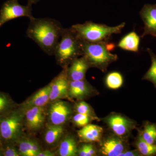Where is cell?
I'll use <instances>...</instances> for the list:
<instances>
[{"instance_id":"6da1fadb","label":"cell","mask_w":156,"mask_h":156,"mask_svg":"<svg viewBox=\"0 0 156 156\" xmlns=\"http://www.w3.org/2000/svg\"><path fill=\"white\" fill-rule=\"evenodd\" d=\"M63 30L61 23L56 20L34 17L30 19L26 34L45 53L53 56Z\"/></svg>"},{"instance_id":"7a4b0ae2","label":"cell","mask_w":156,"mask_h":156,"mask_svg":"<svg viewBox=\"0 0 156 156\" xmlns=\"http://www.w3.org/2000/svg\"><path fill=\"white\" fill-rule=\"evenodd\" d=\"M108 41L89 43L82 41L83 56L89 62L90 67L98 69L106 73L110 64L118 60V56L111 53L114 44Z\"/></svg>"},{"instance_id":"3957f363","label":"cell","mask_w":156,"mask_h":156,"mask_svg":"<svg viewBox=\"0 0 156 156\" xmlns=\"http://www.w3.org/2000/svg\"><path fill=\"white\" fill-rule=\"evenodd\" d=\"M125 26V22L116 26L110 27L89 21L74 24L71 27L82 41L97 43L108 41L113 34L121 33Z\"/></svg>"},{"instance_id":"277c9868","label":"cell","mask_w":156,"mask_h":156,"mask_svg":"<svg viewBox=\"0 0 156 156\" xmlns=\"http://www.w3.org/2000/svg\"><path fill=\"white\" fill-rule=\"evenodd\" d=\"M54 56L57 63L63 68L68 67L74 59L83 56L82 41L71 27L64 28Z\"/></svg>"},{"instance_id":"5b68a950","label":"cell","mask_w":156,"mask_h":156,"mask_svg":"<svg viewBox=\"0 0 156 156\" xmlns=\"http://www.w3.org/2000/svg\"><path fill=\"white\" fill-rule=\"evenodd\" d=\"M24 127L23 110L20 106H16L0 115V140L2 144H16L24 135Z\"/></svg>"},{"instance_id":"8992f818","label":"cell","mask_w":156,"mask_h":156,"mask_svg":"<svg viewBox=\"0 0 156 156\" xmlns=\"http://www.w3.org/2000/svg\"><path fill=\"white\" fill-rule=\"evenodd\" d=\"M32 5L28 3L23 6L18 3V0H8L3 4L0 10V29L6 23L20 17H34Z\"/></svg>"},{"instance_id":"52a82bcc","label":"cell","mask_w":156,"mask_h":156,"mask_svg":"<svg viewBox=\"0 0 156 156\" xmlns=\"http://www.w3.org/2000/svg\"><path fill=\"white\" fill-rule=\"evenodd\" d=\"M73 111L70 104L62 99L51 101L47 110L48 124L64 126L71 118Z\"/></svg>"},{"instance_id":"ba28073f","label":"cell","mask_w":156,"mask_h":156,"mask_svg":"<svg viewBox=\"0 0 156 156\" xmlns=\"http://www.w3.org/2000/svg\"><path fill=\"white\" fill-rule=\"evenodd\" d=\"M105 121L114 135L124 139L136 127V123L134 121L118 114L110 115Z\"/></svg>"},{"instance_id":"9c48e42d","label":"cell","mask_w":156,"mask_h":156,"mask_svg":"<svg viewBox=\"0 0 156 156\" xmlns=\"http://www.w3.org/2000/svg\"><path fill=\"white\" fill-rule=\"evenodd\" d=\"M20 106L23 110L26 128L32 132H36L41 129L44 126L47 117L46 107Z\"/></svg>"},{"instance_id":"30bf717a","label":"cell","mask_w":156,"mask_h":156,"mask_svg":"<svg viewBox=\"0 0 156 156\" xmlns=\"http://www.w3.org/2000/svg\"><path fill=\"white\" fill-rule=\"evenodd\" d=\"M69 83L67 67L64 68L50 83V102L54 101L69 98Z\"/></svg>"},{"instance_id":"8fae6325","label":"cell","mask_w":156,"mask_h":156,"mask_svg":"<svg viewBox=\"0 0 156 156\" xmlns=\"http://www.w3.org/2000/svg\"><path fill=\"white\" fill-rule=\"evenodd\" d=\"M127 149L125 139L114 135L108 136L101 141L99 151L103 156H119Z\"/></svg>"},{"instance_id":"7c38bea8","label":"cell","mask_w":156,"mask_h":156,"mask_svg":"<svg viewBox=\"0 0 156 156\" xmlns=\"http://www.w3.org/2000/svg\"><path fill=\"white\" fill-rule=\"evenodd\" d=\"M139 14L144 23V32L141 38L150 35L156 37V4H145Z\"/></svg>"},{"instance_id":"4fadbf2b","label":"cell","mask_w":156,"mask_h":156,"mask_svg":"<svg viewBox=\"0 0 156 156\" xmlns=\"http://www.w3.org/2000/svg\"><path fill=\"white\" fill-rule=\"evenodd\" d=\"M97 93V91L86 80L69 81L68 95L69 99L83 100Z\"/></svg>"},{"instance_id":"5bb4252c","label":"cell","mask_w":156,"mask_h":156,"mask_svg":"<svg viewBox=\"0 0 156 156\" xmlns=\"http://www.w3.org/2000/svg\"><path fill=\"white\" fill-rule=\"evenodd\" d=\"M90 66L83 56L76 58L67 67V75L69 81H78L85 79L87 70Z\"/></svg>"},{"instance_id":"9a60e30c","label":"cell","mask_w":156,"mask_h":156,"mask_svg":"<svg viewBox=\"0 0 156 156\" xmlns=\"http://www.w3.org/2000/svg\"><path fill=\"white\" fill-rule=\"evenodd\" d=\"M20 156H37L42 150L37 140L23 135L16 143Z\"/></svg>"},{"instance_id":"2e32d148","label":"cell","mask_w":156,"mask_h":156,"mask_svg":"<svg viewBox=\"0 0 156 156\" xmlns=\"http://www.w3.org/2000/svg\"><path fill=\"white\" fill-rule=\"evenodd\" d=\"M50 83L35 92L20 105L45 107L50 102Z\"/></svg>"},{"instance_id":"e0dca14e","label":"cell","mask_w":156,"mask_h":156,"mask_svg":"<svg viewBox=\"0 0 156 156\" xmlns=\"http://www.w3.org/2000/svg\"><path fill=\"white\" fill-rule=\"evenodd\" d=\"M103 129L97 125L88 124L77 131V135L81 142H100L103 135Z\"/></svg>"},{"instance_id":"ac0fdd59","label":"cell","mask_w":156,"mask_h":156,"mask_svg":"<svg viewBox=\"0 0 156 156\" xmlns=\"http://www.w3.org/2000/svg\"><path fill=\"white\" fill-rule=\"evenodd\" d=\"M57 154L59 156H78L77 142L75 137L71 134L64 136L59 143Z\"/></svg>"},{"instance_id":"d6986e66","label":"cell","mask_w":156,"mask_h":156,"mask_svg":"<svg viewBox=\"0 0 156 156\" xmlns=\"http://www.w3.org/2000/svg\"><path fill=\"white\" fill-rule=\"evenodd\" d=\"M65 132L64 126H56L48 124L44 134L45 143L49 146L56 145L64 137Z\"/></svg>"},{"instance_id":"ffe728a7","label":"cell","mask_w":156,"mask_h":156,"mask_svg":"<svg viewBox=\"0 0 156 156\" xmlns=\"http://www.w3.org/2000/svg\"><path fill=\"white\" fill-rule=\"evenodd\" d=\"M140 37L136 33L132 31L125 36L119 42L118 47L127 51L138 52Z\"/></svg>"},{"instance_id":"44dd1931","label":"cell","mask_w":156,"mask_h":156,"mask_svg":"<svg viewBox=\"0 0 156 156\" xmlns=\"http://www.w3.org/2000/svg\"><path fill=\"white\" fill-rule=\"evenodd\" d=\"M138 131V133L146 142L156 145V124L146 121L144 123L142 129Z\"/></svg>"},{"instance_id":"7402d4cb","label":"cell","mask_w":156,"mask_h":156,"mask_svg":"<svg viewBox=\"0 0 156 156\" xmlns=\"http://www.w3.org/2000/svg\"><path fill=\"white\" fill-rule=\"evenodd\" d=\"M134 145L141 156H156V144L153 145L147 143L139 133L136 136Z\"/></svg>"},{"instance_id":"603a6c76","label":"cell","mask_w":156,"mask_h":156,"mask_svg":"<svg viewBox=\"0 0 156 156\" xmlns=\"http://www.w3.org/2000/svg\"><path fill=\"white\" fill-rule=\"evenodd\" d=\"M147 50L150 56L151 64L142 80L151 82L156 89V55L149 48H147Z\"/></svg>"},{"instance_id":"cb8c5ba5","label":"cell","mask_w":156,"mask_h":156,"mask_svg":"<svg viewBox=\"0 0 156 156\" xmlns=\"http://www.w3.org/2000/svg\"><path fill=\"white\" fill-rule=\"evenodd\" d=\"M123 78L120 73L113 72L109 73L105 78V83L109 89H117L122 86Z\"/></svg>"},{"instance_id":"d4e9b609","label":"cell","mask_w":156,"mask_h":156,"mask_svg":"<svg viewBox=\"0 0 156 156\" xmlns=\"http://www.w3.org/2000/svg\"><path fill=\"white\" fill-rule=\"evenodd\" d=\"M73 110L76 113L88 115L92 117L95 120H98L92 107L83 100H78L77 102L75 103L73 107Z\"/></svg>"},{"instance_id":"484cf974","label":"cell","mask_w":156,"mask_h":156,"mask_svg":"<svg viewBox=\"0 0 156 156\" xmlns=\"http://www.w3.org/2000/svg\"><path fill=\"white\" fill-rule=\"evenodd\" d=\"M12 98L7 93L0 92V115L3 114L16 107Z\"/></svg>"},{"instance_id":"4316f807","label":"cell","mask_w":156,"mask_h":156,"mask_svg":"<svg viewBox=\"0 0 156 156\" xmlns=\"http://www.w3.org/2000/svg\"><path fill=\"white\" fill-rule=\"evenodd\" d=\"M97 150L92 143H83L78 149V156H95Z\"/></svg>"},{"instance_id":"83f0119b","label":"cell","mask_w":156,"mask_h":156,"mask_svg":"<svg viewBox=\"0 0 156 156\" xmlns=\"http://www.w3.org/2000/svg\"><path fill=\"white\" fill-rule=\"evenodd\" d=\"M73 123L77 127L83 128L89 123L92 120H95L92 117L88 115L76 113L75 115L73 117Z\"/></svg>"},{"instance_id":"f1b7e54d","label":"cell","mask_w":156,"mask_h":156,"mask_svg":"<svg viewBox=\"0 0 156 156\" xmlns=\"http://www.w3.org/2000/svg\"><path fill=\"white\" fill-rule=\"evenodd\" d=\"M3 156H20L16 144H2Z\"/></svg>"},{"instance_id":"f546056e","label":"cell","mask_w":156,"mask_h":156,"mask_svg":"<svg viewBox=\"0 0 156 156\" xmlns=\"http://www.w3.org/2000/svg\"><path fill=\"white\" fill-rule=\"evenodd\" d=\"M141 155L140 154L137 150L133 151H125L122 153L119 156H140Z\"/></svg>"},{"instance_id":"4dcf8cb0","label":"cell","mask_w":156,"mask_h":156,"mask_svg":"<svg viewBox=\"0 0 156 156\" xmlns=\"http://www.w3.org/2000/svg\"><path fill=\"white\" fill-rule=\"evenodd\" d=\"M55 154L49 150H42L39 153L37 156H55Z\"/></svg>"},{"instance_id":"1f68e13d","label":"cell","mask_w":156,"mask_h":156,"mask_svg":"<svg viewBox=\"0 0 156 156\" xmlns=\"http://www.w3.org/2000/svg\"><path fill=\"white\" fill-rule=\"evenodd\" d=\"M27 1H28V3H30V4L33 5V4H37V3L40 2L41 0H27Z\"/></svg>"},{"instance_id":"d6a6232c","label":"cell","mask_w":156,"mask_h":156,"mask_svg":"<svg viewBox=\"0 0 156 156\" xmlns=\"http://www.w3.org/2000/svg\"><path fill=\"white\" fill-rule=\"evenodd\" d=\"M0 156H3L2 144L0 141Z\"/></svg>"},{"instance_id":"836d02e7","label":"cell","mask_w":156,"mask_h":156,"mask_svg":"<svg viewBox=\"0 0 156 156\" xmlns=\"http://www.w3.org/2000/svg\"><path fill=\"white\" fill-rule=\"evenodd\" d=\"M0 141H1V140H0Z\"/></svg>"}]
</instances>
